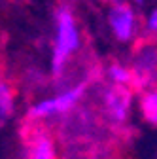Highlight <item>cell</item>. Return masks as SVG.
<instances>
[{
  "mask_svg": "<svg viewBox=\"0 0 157 159\" xmlns=\"http://www.w3.org/2000/svg\"><path fill=\"white\" fill-rule=\"evenodd\" d=\"M82 49V29L70 6H59L53 15V42L49 59V76L55 82L65 78L70 61Z\"/></svg>",
  "mask_w": 157,
  "mask_h": 159,
  "instance_id": "6da1fadb",
  "label": "cell"
},
{
  "mask_svg": "<svg viewBox=\"0 0 157 159\" xmlns=\"http://www.w3.org/2000/svg\"><path fill=\"white\" fill-rule=\"evenodd\" d=\"M85 93H87V82H78L74 85L63 87L57 93L32 102L27 108V119L32 123H44L49 119L66 116L83 101Z\"/></svg>",
  "mask_w": 157,
  "mask_h": 159,
  "instance_id": "7a4b0ae2",
  "label": "cell"
},
{
  "mask_svg": "<svg viewBox=\"0 0 157 159\" xmlns=\"http://www.w3.org/2000/svg\"><path fill=\"white\" fill-rule=\"evenodd\" d=\"M106 23H108V29H110L114 40L119 44L134 42L138 32H140L138 11H136V8L129 0L110 2L108 13H106Z\"/></svg>",
  "mask_w": 157,
  "mask_h": 159,
  "instance_id": "3957f363",
  "label": "cell"
},
{
  "mask_svg": "<svg viewBox=\"0 0 157 159\" xmlns=\"http://www.w3.org/2000/svg\"><path fill=\"white\" fill-rule=\"evenodd\" d=\"M102 114L115 127H123L132 112L134 104V89L123 85H106L101 93Z\"/></svg>",
  "mask_w": 157,
  "mask_h": 159,
  "instance_id": "277c9868",
  "label": "cell"
},
{
  "mask_svg": "<svg viewBox=\"0 0 157 159\" xmlns=\"http://www.w3.org/2000/svg\"><path fill=\"white\" fill-rule=\"evenodd\" d=\"M132 72V89L134 91H146L155 87L157 82V48L151 40H146L138 46L131 61Z\"/></svg>",
  "mask_w": 157,
  "mask_h": 159,
  "instance_id": "5b68a950",
  "label": "cell"
},
{
  "mask_svg": "<svg viewBox=\"0 0 157 159\" xmlns=\"http://www.w3.org/2000/svg\"><path fill=\"white\" fill-rule=\"evenodd\" d=\"M23 159H59L57 142L44 125L38 123L29 131L25 140V150H23Z\"/></svg>",
  "mask_w": 157,
  "mask_h": 159,
  "instance_id": "8992f818",
  "label": "cell"
},
{
  "mask_svg": "<svg viewBox=\"0 0 157 159\" xmlns=\"http://www.w3.org/2000/svg\"><path fill=\"white\" fill-rule=\"evenodd\" d=\"M15 114V91L10 82L0 80V127L10 123Z\"/></svg>",
  "mask_w": 157,
  "mask_h": 159,
  "instance_id": "52a82bcc",
  "label": "cell"
},
{
  "mask_svg": "<svg viewBox=\"0 0 157 159\" xmlns=\"http://www.w3.org/2000/svg\"><path fill=\"white\" fill-rule=\"evenodd\" d=\"M138 112L148 125L157 127V87H151V89H146L140 93Z\"/></svg>",
  "mask_w": 157,
  "mask_h": 159,
  "instance_id": "ba28073f",
  "label": "cell"
},
{
  "mask_svg": "<svg viewBox=\"0 0 157 159\" xmlns=\"http://www.w3.org/2000/svg\"><path fill=\"white\" fill-rule=\"evenodd\" d=\"M104 76L110 85L132 87V72H131V66H127L125 63H119V61L110 63L104 70Z\"/></svg>",
  "mask_w": 157,
  "mask_h": 159,
  "instance_id": "9c48e42d",
  "label": "cell"
},
{
  "mask_svg": "<svg viewBox=\"0 0 157 159\" xmlns=\"http://www.w3.org/2000/svg\"><path fill=\"white\" fill-rule=\"evenodd\" d=\"M142 32L148 40L157 38V6H153L148 11V15L144 19V25H142Z\"/></svg>",
  "mask_w": 157,
  "mask_h": 159,
  "instance_id": "30bf717a",
  "label": "cell"
},
{
  "mask_svg": "<svg viewBox=\"0 0 157 159\" xmlns=\"http://www.w3.org/2000/svg\"><path fill=\"white\" fill-rule=\"evenodd\" d=\"M129 2H131L136 10H142V8L146 6V0H129Z\"/></svg>",
  "mask_w": 157,
  "mask_h": 159,
  "instance_id": "8fae6325",
  "label": "cell"
},
{
  "mask_svg": "<svg viewBox=\"0 0 157 159\" xmlns=\"http://www.w3.org/2000/svg\"><path fill=\"white\" fill-rule=\"evenodd\" d=\"M101 2H115V0H101Z\"/></svg>",
  "mask_w": 157,
  "mask_h": 159,
  "instance_id": "7c38bea8",
  "label": "cell"
}]
</instances>
